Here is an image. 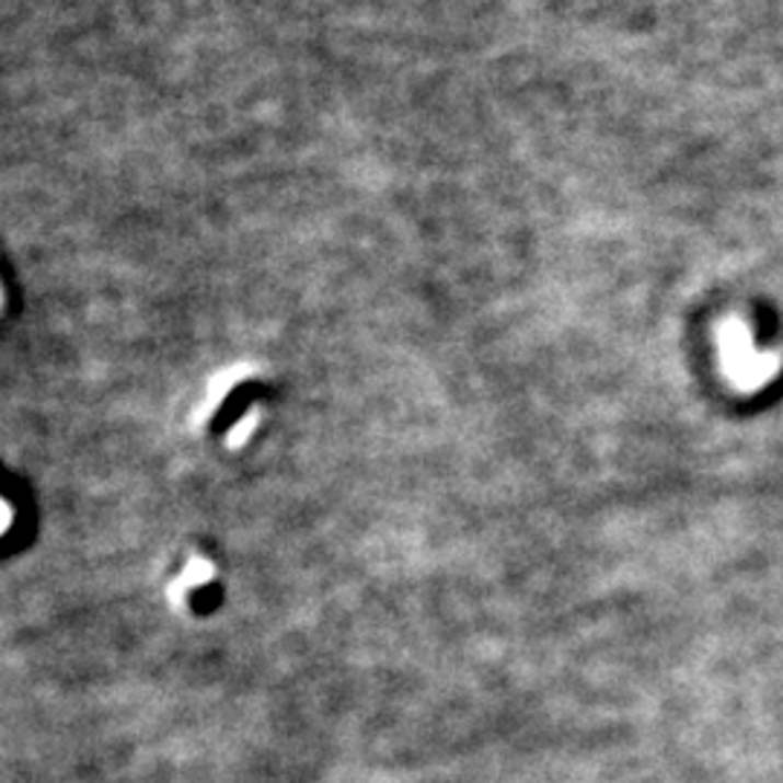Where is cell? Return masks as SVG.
<instances>
[{"label": "cell", "mask_w": 783, "mask_h": 783, "mask_svg": "<svg viewBox=\"0 0 783 783\" xmlns=\"http://www.w3.org/2000/svg\"><path fill=\"white\" fill-rule=\"evenodd\" d=\"M256 421H258V410H253V413L247 415V418L241 421V427H235V433L230 436V447H239V445H244V438L253 433V427H256Z\"/></svg>", "instance_id": "cell-1"}, {"label": "cell", "mask_w": 783, "mask_h": 783, "mask_svg": "<svg viewBox=\"0 0 783 783\" xmlns=\"http://www.w3.org/2000/svg\"><path fill=\"white\" fill-rule=\"evenodd\" d=\"M9 514H12V511H9V505L3 503V499H0V531H7V528H9Z\"/></svg>", "instance_id": "cell-2"}]
</instances>
